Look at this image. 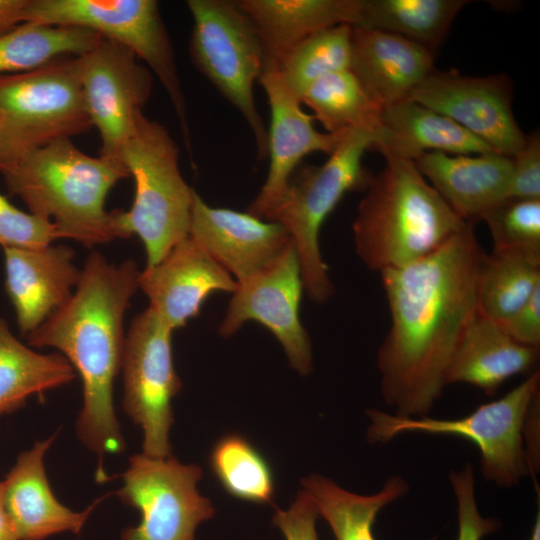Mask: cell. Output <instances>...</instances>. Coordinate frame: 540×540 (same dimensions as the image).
Segmentation results:
<instances>
[{"label": "cell", "mask_w": 540, "mask_h": 540, "mask_svg": "<svg viewBox=\"0 0 540 540\" xmlns=\"http://www.w3.org/2000/svg\"><path fill=\"white\" fill-rule=\"evenodd\" d=\"M0 540H19L14 524L7 512L4 498L3 486L0 481Z\"/></svg>", "instance_id": "cell-41"}, {"label": "cell", "mask_w": 540, "mask_h": 540, "mask_svg": "<svg viewBox=\"0 0 540 540\" xmlns=\"http://www.w3.org/2000/svg\"><path fill=\"white\" fill-rule=\"evenodd\" d=\"M512 158L508 198L540 199V134L527 135L522 149Z\"/></svg>", "instance_id": "cell-37"}, {"label": "cell", "mask_w": 540, "mask_h": 540, "mask_svg": "<svg viewBox=\"0 0 540 540\" xmlns=\"http://www.w3.org/2000/svg\"><path fill=\"white\" fill-rule=\"evenodd\" d=\"M540 287V259L515 249L486 254L478 282V312L494 321L519 309Z\"/></svg>", "instance_id": "cell-30"}, {"label": "cell", "mask_w": 540, "mask_h": 540, "mask_svg": "<svg viewBox=\"0 0 540 540\" xmlns=\"http://www.w3.org/2000/svg\"><path fill=\"white\" fill-rule=\"evenodd\" d=\"M422 176L465 222L474 224L507 199L512 158L496 151L480 154L428 152L413 161Z\"/></svg>", "instance_id": "cell-20"}, {"label": "cell", "mask_w": 540, "mask_h": 540, "mask_svg": "<svg viewBox=\"0 0 540 540\" xmlns=\"http://www.w3.org/2000/svg\"><path fill=\"white\" fill-rule=\"evenodd\" d=\"M302 104L313 111L328 133L350 129L376 132L382 107L366 92L350 69L321 78L304 93Z\"/></svg>", "instance_id": "cell-31"}, {"label": "cell", "mask_w": 540, "mask_h": 540, "mask_svg": "<svg viewBox=\"0 0 540 540\" xmlns=\"http://www.w3.org/2000/svg\"><path fill=\"white\" fill-rule=\"evenodd\" d=\"M317 516L312 498L302 490L288 510L276 509L272 521L286 540H319L315 526Z\"/></svg>", "instance_id": "cell-38"}, {"label": "cell", "mask_w": 540, "mask_h": 540, "mask_svg": "<svg viewBox=\"0 0 540 540\" xmlns=\"http://www.w3.org/2000/svg\"><path fill=\"white\" fill-rule=\"evenodd\" d=\"M493 248L515 249L540 259V199L508 198L481 218Z\"/></svg>", "instance_id": "cell-34"}, {"label": "cell", "mask_w": 540, "mask_h": 540, "mask_svg": "<svg viewBox=\"0 0 540 540\" xmlns=\"http://www.w3.org/2000/svg\"><path fill=\"white\" fill-rule=\"evenodd\" d=\"M73 366L59 353H38L19 341L0 316V417L23 407L32 395L72 382Z\"/></svg>", "instance_id": "cell-26"}, {"label": "cell", "mask_w": 540, "mask_h": 540, "mask_svg": "<svg viewBox=\"0 0 540 540\" xmlns=\"http://www.w3.org/2000/svg\"><path fill=\"white\" fill-rule=\"evenodd\" d=\"M538 357V348L516 342L478 312L452 355L445 384L466 383L493 395L509 378L529 372Z\"/></svg>", "instance_id": "cell-25"}, {"label": "cell", "mask_w": 540, "mask_h": 540, "mask_svg": "<svg viewBox=\"0 0 540 540\" xmlns=\"http://www.w3.org/2000/svg\"><path fill=\"white\" fill-rule=\"evenodd\" d=\"M301 483L336 540H376L373 525L377 515L409 490L407 481L396 475L369 495L350 492L318 474L302 479Z\"/></svg>", "instance_id": "cell-27"}, {"label": "cell", "mask_w": 540, "mask_h": 540, "mask_svg": "<svg viewBox=\"0 0 540 540\" xmlns=\"http://www.w3.org/2000/svg\"><path fill=\"white\" fill-rule=\"evenodd\" d=\"M119 158L135 182L131 208L113 210L119 238L137 235L146 251V266H153L188 236L195 191L181 174L177 143L143 112Z\"/></svg>", "instance_id": "cell-5"}, {"label": "cell", "mask_w": 540, "mask_h": 540, "mask_svg": "<svg viewBox=\"0 0 540 540\" xmlns=\"http://www.w3.org/2000/svg\"><path fill=\"white\" fill-rule=\"evenodd\" d=\"M140 288L158 316L175 330L196 317L216 291L233 293L237 282L189 235L156 264L140 271Z\"/></svg>", "instance_id": "cell-18"}, {"label": "cell", "mask_w": 540, "mask_h": 540, "mask_svg": "<svg viewBox=\"0 0 540 540\" xmlns=\"http://www.w3.org/2000/svg\"><path fill=\"white\" fill-rule=\"evenodd\" d=\"M23 22L82 27L115 41L146 63L167 93L193 161L187 106L173 45L155 0H28Z\"/></svg>", "instance_id": "cell-9"}, {"label": "cell", "mask_w": 540, "mask_h": 540, "mask_svg": "<svg viewBox=\"0 0 540 540\" xmlns=\"http://www.w3.org/2000/svg\"><path fill=\"white\" fill-rule=\"evenodd\" d=\"M28 0H0V35L23 23V11Z\"/></svg>", "instance_id": "cell-40"}, {"label": "cell", "mask_w": 540, "mask_h": 540, "mask_svg": "<svg viewBox=\"0 0 540 540\" xmlns=\"http://www.w3.org/2000/svg\"><path fill=\"white\" fill-rule=\"evenodd\" d=\"M512 98V82L507 76H466L454 69H434L408 97L509 157L518 153L527 139L514 117Z\"/></svg>", "instance_id": "cell-14"}, {"label": "cell", "mask_w": 540, "mask_h": 540, "mask_svg": "<svg viewBox=\"0 0 540 540\" xmlns=\"http://www.w3.org/2000/svg\"><path fill=\"white\" fill-rule=\"evenodd\" d=\"M55 435L21 452L7 474L3 498L19 540H45L63 532L79 533L102 499L81 512L57 500L46 476L44 457Z\"/></svg>", "instance_id": "cell-21"}, {"label": "cell", "mask_w": 540, "mask_h": 540, "mask_svg": "<svg viewBox=\"0 0 540 540\" xmlns=\"http://www.w3.org/2000/svg\"><path fill=\"white\" fill-rule=\"evenodd\" d=\"M449 480L457 503L456 540H481L496 531L499 527L498 521L483 517L479 512L473 466L466 463L461 469L451 471Z\"/></svg>", "instance_id": "cell-36"}, {"label": "cell", "mask_w": 540, "mask_h": 540, "mask_svg": "<svg viewBox=\"0 0 540 540\" xmlns=\"http://www.w3.org/2000/svg\"><path fill=\"white\" fill-rule=\"evenodd\" d=\"M139 275L134 260L115 264L93 251L71 298L26 336L31 347L59 350L80 376L83 404L76 433L100 458L125 450L114 410L113 383L121 369L124 317L138 289Z\"/></svg>", "instance_id": "cell-2"}, {"label": "cell", "mask_w": 540, "mask_h": 540, "mask_svg": "<svg viewBox=\"0 0 540 540\" xmlns=\"http://www.w3.org/2000/svg\"><path fill=\"white\" fill-rule=\"evenodd\" d=\"M58 238L61 235L54 223L18 209L0 194V244L3 248L37 249Z\"/></svg>", "instance_id": "cell-35"}, {"label": "cell", "mask_w": 540, "mask_h": 540, "mask_svg": "<svg viewBox=\"0 0 540 540\" xmlns=\"http://www.w3.org/2000/svg\"><path fill=\"white\" fill-rule=\"evenodd\" d=\"M202 470L175 457L135 454L116 491L119 499L140 513V522L123 531L121 540H196L198 525L214 515L211 502L200 495Z\"/></svg>", "instance_id": "cell-12"}, {"label": "cell", "mask_w": 540, "mask_h": 540, "mask_svg": "<svg viewBox=\"0 0 540 540\" xmlns=\"http://www.w3.org/2000/svg\"><path fill=\"white\" fill-rule=\"evenodd\" d=\"M466 0H363L358 26L397 34L433 52Z\"/></svg>", "instance_id": "cell-29"}, {"label": "cell", "mask_w": 540, "mask_h": 540, "mask_svg": "<svg viewBox=\"0 0 540 540\" xmlns=\"http://www.w3.org/2000/svg\"><path fill=\"white\" fill-rule=\"evenodd\" d=\"M351 72L382 108L408 99L435 69L433 52L397 34L352 27Z\"/></svg>", "instance_id": "cell-22"}, {"label": "cell", "mask_w": 540, "mask_h": 540, "mask_svg": "<svg viewBox=\"0 0 540 540\" xmlns=\"http://www.w3.org/2000/svg\"><path fill=\"white\" fill-rule=\"evenodd\" d=\"M385 161L370 178L352 224L357 255L379 273L433 253L468 224L412 160L386 157Z\"/></svg>", "instance_id": "cell-4"}, {"label": "cell", "mask_w": 540, "mask_h": 540, "mask_svg": "<svg viewBox=\"0 0 540 540\" xmlns=\"http://www.w3.org/2000/svg\"><path fill=\"white\" fill-rule=\"evenodd\" d=\"M3 250L5 290L18 329L27 336L71 298L81 270L73 264L74 250L68 246Z\"/></svg>", "instance_id": "cell-19"}, {"label": "cell", "mask_w": 540, "mask_h": 540, "mask_svg": "<svg viewBox=\"0 0 540 540\" xmlns=\"http://www.w3.org/2000/svg\"><path fill=\"white\" fill-rule=\"evenodd\" d=\"M0 173L9 194L19 197L30 213L54 223L61 238L86 247L119 238L105 199L130 176L121 160L87 155L63 139L28 152Z\"/></svg>", "instance_id": "cell-3"}, {"label": "cell", "mask_w": 540, "mask_h": 540, "mask_svg": "<svg viewBox=\"0 0 540 540\" xmlns=\"http://www.w3.org/2000/svg\"><path fill=\"white\" fill-rule=\"evenodd\" d=\"M101 38L97 32L82 27L23 22L0 35V76L28 72L60 58L80 56Z\"/></svg>", "instance_id": "cell-28"}, {"label": "cell", "mask_w": 540, "mask_h": 540, "mask_svg": "<svg viewBox=\"0 0 540 540\" xmlns=\"http://www.w3.org/2000/svg\"><path fill=\"white\" fill-rule=\"evenodd\" d=\"M188 235L237 283L268 267L292 243L281 224L249 212L211 207L196 192Z\"/></svg>", "instance_id": "cell-17"}, {"label": "cell", "mask_w": 540, "mask_h": 540, "mask_svg": "<svg viewBox=\"0 0 540 540\" xmlns=\"http://www.w3.org/2000/svg\"><path fill=\"white\" fill-rule=\"evenodd\" d=\"M527 540H540V513L537 512V516L532 528L530 537Z\"/></svg>", "instance_id": "cell-42"}, {"label": "cell", "mask_w": 540, "mask_h": 540, "mask_svg": "<svg viewBox=\"0 0 540 540\" xmlns=\"http://www.w3.org/2000/svg\"><path fill=\"white\" fill-rule=\"evenodd\" d=\"M77 62L86 111L101 139L99 155L120 160L150 98L152 73L129 49L103 37Z\"/></svg>", "instance_id": "cell-13"}, {"label": "cell", "mask_w": 540, "mask_h": 540, "mask_svg": "<svg viewBox=\"0 0 540 540\" xmlns=\"http://www.w3.org/2000/svg\"><path fill=\"white\" fill-rule=\"evenodd\" d=\"M172 332L148 307L132 320L123 345L122 408L141 427L143 453L152 457L171 455L172 399L182 387L173 363Z\"/></svg>", "instance_id": "cell-11"}, {"label": "cell", "mask_w": 540, "mask_h": 540, "mask_svg": "<svg viewBox=\"0 0 540 540\" xmlns=\"http://www.w3.org/2000/svg\"><path fill=\"white\" fill-rule=\"evenodd\" d=\"M210 467L231 496L258 504L272 503L274 477L264 456L244 437L230 434L216 442Z\"/></svg>", "instance_id": "cell-33"}, {"label": "cell", "mask_w": 540, "mask_h": 540, "mask_svg": "<svg viewBox=\"0 0 540 540\" xmlns=\"http://www.w3.org/2000/svg\"><path fill=\"white\" fill-rule=\"evenodd\" d=\"M371 150L415 161L424 153L480 154L494 151L446 116L411 99L383 107Z\"/></svg>", "instance_id": "cell-24"}, {"label": "cell", "mask_w": 540, "mask_h": 540, "mask_svg": "<svg viewBox=\"0 0 540 540\" xmlns=\"http://www.w3.org/2000/svg\"><path fill=\"white\" fill-rule=\"evenodd\" d=\"M258 82L267 96L270 128L267 131L269 169L266 180L248 212L260 219L279 204L301 160L313 152L331 154L348 131L319 132L313 116L283 83L275 70H265Z\"/></svg>", "instance_id": "cell-16"}, {"label": "cell", "mask_w": 540, "mask_h": 540, "mask_svg": "<svg viewBox=\"0 0 540 540\" xmlns=\"http://www.w3.org/2000/svg\"><path fill=\"white\" fill-rule=\"evenodd\" d=\"M351 51L352 26L329 27L301 41L275 71L285 86L301 100L316 81L349 69Z\"/></svg>", "instance_id": "cell-32"}, {"label": "cell", "mask_w": 540, "mask_h": 540, "mask_svg": "<svg viewBox=\"0 0 540 540\" xmlns=\"http://www.w3.org/2000/svg\"><path fill=\"white\" fill-rule=\"evenodd\" d=\"M261 39L265 70H278L304 39L323 29L362 19L363 0H236Z\"/></svg>", "instance_id": "cell-23"}, {"label": "cell", "mask_w": 540, "mask_h": 540, "mask_svg": "<svg viewBox=\"0 0 540 540\" xmlns=\"http://www.w3.org/2000/svg\"><path fill=\"white\" fill-rule=\"evenodd\" d=\"M0 171L30 151L92 128L77 56L0 76Z\"/></svg>", "instance_id": "cell-8"}, {"label": "cell", "mask_w": 540, "mask_h": 540, "mask_svg": "<svg viewBox=\"0 0 540 540\" xmlns=\"http://www.w3.org/2000/svg\"><path fill=\"white\" fill-rule=\"evenodd\" d=\"M193 18L189 54L196 69L234 106L248 124L258 156L267 157V130L257 109L254 84L265 69L256 28L230 0H188Z\"/></svg>", "instance_id": "cell-10"}, {"label": "cell", "mask_w": 540, "mask_h": 540, "mask_svg": "<svg viewBox=\"0 0 540 540\" xmlns=\"http://www.w3.org/2000/svg\"><path fill=\"white\" fill-rule=\"evenodd\" d=\"M486 254L468 223L433 253L380 272L390 325L377 368L395 414L428 415L441 397L452 355L478 313Z\"/></svg>", "instance_id": "cell-1"}, {"label": "cell", "mask_w": 540, "mask_h": 540, "mask_svg": "<svg viewBox=\"0 0 540 540\" xmlns=\"http://www.w3.org/2000/svg\"><path fill=\"white\" fill-rule=\"evenodd\" d=\"M304 286L293 242L268 267L237 283L219 332L234 334L246 321L268 328L281 343L292 368L301 375L312 371V345L299 318Z\"/></svg>", "instance_id": "cell-15"}, {"label": "cell", "mask_w": 540, "mask_h": 540, "mask_svg": "<svg viewBox=\"0 0 540 540\" xmlns=\"http://www.w3.org/2000/svg\"><path fill=\"white\" fill-rule=\"evenodd\" d=\"M539 386L537 370L501 398L455 419L403 416L369 409L367 437L373 443L389 442L406 433L462 437L477 447L484 478L509 488L532 473L525 429L529 414L539 401Z\"/></svg>", "instance_id": "cell-7"}, {"label": "cell", "mask_w": 540, "mask_h": 540, "mask_svg": "<svg viewBox=\"0 0 540 540\" xmlns=\"http://www.w3.org/2000/svg\"><path fill=\"white\" fill-rule=\"evenodd\" d=\"M1 121H2V119H1V114H0V129H1Z\"/></svg>", "instance_id": "cell-43"}, {"label": "cell", "mask_w": 540, "mask_h": 540, "mask_svg": "<svg viewBox=\"0 0 540 540\" xmlns=\"http://www.w3.org/2000/svg\"><path fill=\"white\" fill-rule=\"evenodd\" d=\"M374 142L373 131L348 130L322 165L294 172L281 201L264 219L281 224L288 232L298 254L304 290L315 303L326 302L334 291L320 251L321 227L348 192L367 187L372 174L362 160Z\"/></svg>", "instance_id": "cell-6"}, {"label": "cell", "mask_w": 540, "mask_h": 540, "mask_svg": "<svg viewBox=\"0 0 540 540\" xmlns=\"http://www.w3.org/2000/svg\"><path fill=\"white\" fill-rule=\"evenodd\" d=\"M500 328L516 342L540 347V287L508 317L496 321Z\"/></svg>", "instance_id": "cell-39"}]
</instances>
